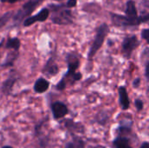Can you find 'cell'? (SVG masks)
Here are the masks:
<instances>
[{
    "label": "cell",
    "mask_w": 149,
    "mask_h": 148,
    "mask_svg": "<svg viewBox=\"0 0 149 148\" xmlns=\"http://www.w3.org/2000/svg\"><path fill=\"white\" fill-rule=\"evenodd\" d=\"M49 10L52 11L51 20L58 25H69L73 24V15L65 4H49Z\"/></svg>",
    "instance_id": "cell-1"
},
{
    "label": "cell",
    "mask_w": 149,
    "mask_h": 148,
    "mask_svg": "<svg viewBox=\"0 0 149 148\" xmlns=\"http://www.w3.org/2000/svg\"><path fill=\"white\" fill-rule=\"evenodd\" d=\"M109 31H110L109 26L105 23L100 24L98 27V29L96 31V35L94 37V39L93 41V44H92L89 52H88L89 59H93V57L98 52V51L102 47V45L105 42V39L107 38V36L108 35Z\"/></svg>",
    "instance_id": "cell-2"
},
{
    "label": "cell",
    "mask_w": 149,
    "mask_h": 148,
    "mask_svg": "<svg viewBox=\"0 0 149 148\" xmlns=\"http://www.w3.org/2000/svg\"><path fill=\"white\" fill-rule=\"evenodd\" d=\"M45 0H29L27 1L15 14L13 19L17 22H20L24 18L28 17Z\"/></svg>",
    "instance_id": "cell-3"
},
{
    "label": "cell",
    "mask_w": 149,
    "mask_h": 148,
    "mask_svg": "<svg viewBox=\"0 0 149 148\" xmlns=\"http://www.w3.org/2000/svg\"><path fill=\"white\" fill-rule=\"evenodd\" d=\"M140 45V41L135 35L127 36L123 39L121 44V52L126 58H130L132 53Z\"/></svg>",
    "instance_id": "cell-4"
},
{
    "label": "cell",
    "mask_w": 149,
    "mask_h": 148,
    "mask_svg": "<svg viewBox=\"0 0 149 148\" xmlns=\"http://www.w3.org/2000/svg\"><path fill=\"white\" fill-rule=\"evenodd\" d=\"M111 16V20L113 25L120 28H128V27H134L138 26L134 21L129 19L125 15H120L117 13H110Z\"/></svg>",
    "instance_id": "cell-5"
},
{
    "label": "cell",
    "mask_w": 149,
    "mask_h": 148,
    "mask_svg": "<svg viewBox=\"0 0 149 148\" xmlns=\"http://www.w3.org/2000/svg\"><path fill=\"white\" fill-rule=\"evenodd\" d=\"M49 16H50V10H49V9L48 8H44L38 14H36L34 16H31V17H26L24 20L23 24H24V26L28 27V26L32 25L36 22H45V21L47 20V18L49 17Z\"/></svg>",
    "instance_id": "cell-6"
},
{
    "label": "cell",
    "mask_w": 149,
    "mask_h": 148,
    "mask_svg": "<svg viewBox=\"0 0 149 148\" xmlns=\"http://www.w3.org/2000/svg\"><path fill=\"white\" fill-rule=\"evenodd\" d=\"M125 16L127 17L129 19L134 21L138 26L141 24V21L139 17L137 8L135 5V3L134 0H128L126 4V10H125Z\"/></svg>",
    "instance_id": "cell-7"
},
{
    "label": "cell",
    "mask_w": 149,
    "mask_h": 148,
    "mask_svg": "<svg viewBox=\"0 0 149 148\" xmlns=\"http://www.w3.org/2000/svg\"><path fill=\"white\" fill-rule=\"evenodd\" d=\"M65 61L67 63V67H68V72L64 77H68L72 75L73 73L76 72L77 69L79 67V58L78 55L75 53H68L65 58Z\"/></svg>",
    "instance_id": "cell-8"
},
{
    "label": "cell",
    "mask_w": 149,
    "mask_h": 148,
    "mask_svg": "<svg viewBox=\"0 0 149 148\" xmlns=\"http://www.w3.org/2000/svg\"><path fill=\"white\" fill-rule=\"evenodd\" d=\"M53 118L55 120H59L64 118L68 113V107L65 104L60 101H56L52 104L51 106Z\"/></svg>",
    "instance_id": "cell-9"
},
{
    "label": "cell",
    "mask_w": 149,
    "mask_h": 148,
    "mask_svg": "<svg viewBox=\"0 0 149 148\" xmlns=\"http://www.w3.org/2000/svg\"><path fill=\"white\" fill-rule=\"evenodd\" d=\"M65 127L72 133H85V126L81 123L74 122L71 119H67L64 121Z\"/></svg>",
    "instance_id": "cell-10"
},
{
    "label": "cell",
    "mask_w": 149,
    "mask_h": 148,
    "mask_svg": "<svg viewBox=\"0 0 149 148\" xmlns=\"http://www.w3.org/2000/svg\"><path fill=\"white\" fill-rule=\"evenodd\" d=\"M119 100H120V106L122 110L126 111L130 108V100L129 97L127 92V89L125 86H120L119 87Z\"/></svg>",
    "instance_id": "cell-11"
},
{
    "label": "cell",
    "mask_w": 149,
    "mask_h": 148,
    "mask_svg": "<svg viewBox=\"0 0 149 148\" xmlns=\"http://www.w3.org/2000/svg\"><path fill=\"white\" fill-rule=\"evenodd\" d=\"M43 72L48 76H55L58 72V66L54 61L53 58H50L49 60L46 62L43 69Z\"/></svg>",
    "instance_id": "cell-12"
},
{
    "label": "cell",
    "mask_w": 149,
    "mask_h": 148,
    "mask_svg": "<svg viewBox=\"0 0 149 148\" xmlns=\"http://www.w3.org/2000/svg\"><path fill=\"white\" fill-rule=\"evenodd\" d=\"M17 79V76L14 75L13 73H11L9 76V78L2 85V92H3V94L9 95L11 92V90H12V88H13V86H14Z\"/></svg>",
    "instance_id": "cell-13"
},
{
    "label": "cell",
    "mask_w": 149,
    "mask_h": 148,
    "mask_svg": "<svg viewBox=\"0 0 149 148\" xmlns=\"http://www.w3.org/2000/svg\"><path fill=\"white\" fill-rule=\"evenodd\" d=\"M50 87V82L45 79V78H39L36 80L34 84V91L37 93H44Z\"/></svg>",
    "instance_id": "cell-14"
},
{
    "label": "cell",
    "mask_w": 149,
    "mask_h": 148,
    "mask_svg": "<svg viewBox=\"0 0 149 148\" xmlns=\"http://www.w3.org/2000/svg\"><path fill=\"white\" fill-rule=\"evenodd\" d=\"M72 140L70 142H67L65 146V148H85L86 142L80 137L72 133Z\"/></svg>",
    "instance_id": "cell-15"
},
{
    "label": "cell",
    "mask_w": 149,
    "mask_h": 148,
    "mask_svg": "<svg viewBox=\"0 0 149 148\" xmlns=\"http://www.w3.org/2000/svg\"><path fill=\"white\" fill-rule=\"evenodd\" d=\"M114 148H133L131 146V141L127 137L125 136H119L117 137L113 142Z\"/></svg>",
    "instance_id": "cell-16"
},
{
    "label": "cell",
    "mask_w": 149,
    "mask_h": 148,
    "mask_svg": "<svg viewBox=\"0 0 149 148\" xmlns=\"http://www.w3.org/2000/svg\"><path fill=\"white\" fill-rule=\"evenodd\" d=\"M21 45V42L19 40L18 38L15 37V38H10L5 44V48L6 49H10V50H13L14 51H18L19 48Z\"/></svg>",
    "instance_id": "cell-17"
},
{
    "label": "cell",
    "mask_w": 149,
    "mask_h": 148,
    "mask_svg": "<svg viewBox=\"0 0 149 148\" xmlns=\"http://www.w3.org/2000/svg\"><path fill=\"white\" fill-rule=\"evenodd\" d=\"M17 51H14V52H10V54H8V56L6 57L5 60L3 61V63L2 64V66H4V67H7V66H10V65H12L14 61L17 59Z\"/></svg>",
    "instance_id": "cell-18"
},
{
    "label": "cell",
    "mask_w": 149,
    "mask_h": 148,
    "mask_svg": "<svg viewBox=\"0 0 149 148\" xmlns=\"http://www.w3.org/2000/svg\"><path fill=\"white\" fill-rule=\"evenodd\" d=\"M13 15H14L13 11H8L4 13L2 17H0V29L3 28L8 23V21L12 17Z\"/></svg>",
    "instance_id": "cell-19"
},
{
    "label": "cell",
    "mask_w": 149,
    "mask_h": 148,
    "mask_svg": "<svg viewBox=\"0 0 149 148\" xmlns=\"http://www.w3.org/2000/svg\"><path fill=\"white\" fill-rule=\"evenodd\" d=\"M108 120V116L105 112H100L96 116V121L100 125H106Z\"/></svg>",
    "instance_id": "cell-20"
},
{
    "label": "cell",
    "mask_w": 149,
    "mask_h": 148,
    "mask_svg": "<svg viewBox=\"0 0 149 148\" xmlns=\"http://www.w3.org/2000/svg\"><path fill=\"white\" fill-rule=\"evenodd\" d=\"M134 106H135V107H136V109L138 111H142L143 108H144V102L141 99H137L134 101Z\"/></svg>",
    "instance_id": "cell-21"
},
{
    "label": "cell",
    "mask_w": 149,
    "mask_h": 148,
    "mask_svg": "<svg viewBox=\"0 0 149 148\" xmlns=\"http://www.w3.org/2000/svg\"><path fill=\"white\" fill-rule=\"evenodd\" d=\"M141 38H142L143 39H145V40L148 43L149 30L148 29V28H146V29H143V30H142V31H141Z\"/></svg>",
    "instance_id": "cell-22"
},
{
    "label": "cell",
    "mask_w": 149,
    "mask_h": 148,
    "mask_svg": "<svg viewBox=\"0 0 149 148\" xmlns=\"http://www.w3.org/2000/svg\"><path fill=\"white\" fill-rule=\"evenodd\" d=\"M77 3H78V0H68L66 2V4H65V7L67 9H70V8H74L76 7L77 5Z\"/></svg>",
    "instance_id": "cell-23"
},
{
    "label": "cell",
    "mask_w": 149,
    "mask_h": 148,
    "mask_svg": "<svg viewBox=\"0 0 149 148\" xmlns=\"http://www.w3.org/2000/svg\"><path fill=\"white\" fill-rule=\"evenodd\" d=\"M141 79L140 78L135 79L134 80V83H133L134 87V88H138V87L140 86V85H141Z\"/></svg>",
    "instance_id": "cell-24"
},
{
    "label": "cell",
    "mask_w": 149,
    "mask_h": 148,
    "mask_svg": "<svg viewBox=\"0 0 149 148\" xmlns=\"http://www.w3.org/2000/svg\"><path fill=\"white\" fill-rule=\"evenodd\" d=\"M145 75H146V78L147 79H149V63L148 60H147V63H146V66H145Z\"/></svg>",
    "instance_id": "cell-25"
},
{
    "label": "cell",
    "mask_w": 149,
    "mask_h": 148,
    "mask_svg": "<svg viewBox=\"0 0 149 148\" xmlns=\"http://www.w3.org/2000/svg\"><path fill=\"white\" fill-rule=\"evenodd\" d=\"M140 148H149V143L148 142H143L142 143V145L141 146V147Z\"/></svg>",
    "instance_id": "cell-26"
},
{
    "label": "cell",
    "mask_w": 149,
    "mask_h": 148,
    "mask_svg": "<svg viewBox=\"0 0 149 148\" xmlns=\"http://www.w3.org/2000/svg\"><path fill=\"white\" fill-rule=\"evenodd\" d=\"M17 0H8V3H16Z\"/></svg>",
    "instance_id": "cell-27"
},
{
    "label": "cell",
    "mask_w": 149,
    "mask_h": 148,
    "mask_svg": "<svg viewBox=\"0 0 149 148\" xmlns=\"http://www.w3.org/2000/svg\"><path fill=\"white\" fill-rule=\"evenodd\" d=\"M0 2L3 3H8V0H0Z\"/></svg>",
    "instance_id": "cell-28"
},
{
    "label": "cell",
    "mask_w": 149,
    "mask_h": 148,
    "mask_svg": "<svg viewBox=\"0 0 149 148\" xmlns=\"http://www.w3.org/2000/svg\"><path fill=\"white\" fill-rule=\"evenodd\" d=\"M2 148H13V147H10V146H4V147H3Z\"/></svg>",
    "instance_id": "cell-29"
},
{
    "label": "cell",
    "mask_w": 149,
    "mask_h": 148,
    "mask_svg": "<svg viewBox=\"0 0 149 148\" xmlns=\"http://www.w3.org/2000/svg\"><path fill=\"white\" fill-rule=\"evenodd\" d=\"M55 1H58V2H60V1H63V0H55Z\"/></svg>",
    "instance_id": "cell-30"
}]
</instances>
